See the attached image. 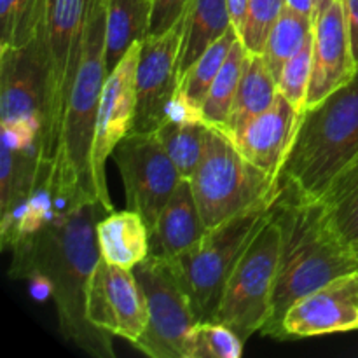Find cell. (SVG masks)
<instances>
[{
	"instance_id": "6da1fadb",
	"label": "cell",
	"mask_w": 358,
	"mask_h": 358,
	"mask_svg": "<svg viewBox=\"0 0 358 358\" xmlns=\"http://www.w3.org/2000/svg\"><path fill=\"white\" fill-rule=\"evenodd\" d=\"M55 196L42 222L9 247V276L44 283L55 301L63 338L90 355L112 358V336L94 327L86 311L87 283L101 257L96 224L110 212L94 198Z\"/></svg>"
},
{
	"instance_id": "7a4b0ae2",
	"label": "cell",
	"mask_w": 358,
	"mask_h": 358,
	"mask_svg": "<svg viewBox=\"0 0 358 358\" xmlns=\"http://www.w3.org/2000/svg\"><path fill=\"white\" fill-rule=\"evenodd\" d=\"M273 213L282 233V250L273 313L261 334L280 339L290 306L331 280L355 271L358 259L322 199L306 201L282 192Z\"/></svg>"
},
{
	"instance_id": "3957f363",
	"label": "cell",
	"mask_w": 358,
	"mask_h": 358,
	"mask_svg": "<svg viewBox=\"0 0 358 358\" xmlns=\"http://www.w3.org/2000/svg\"><path fill=\"white\" fill-rule=\"evenodd\" d=\"M358 163V70L352 80L301 115L282 170V192L306 201L329 189Z\"/></svg>"
},
{
	"instance_id": "277c9868",
	"label": "cell",
	"mask_w": 358,
	"mask_h": 358,
	"mask_svg": "<svg viewBox=\"0 0 358 358\" xmlns=\"http://www.w3.org/2000/svg\"><path fill=\"white\" fill-rule=\"evenodd\" d=\"M107 0H94L87 21L83 58L73 77L51 164V191L58 196L98 198L91 150L101 91L107 80L105 58ZM101 205V203H100Z\"/></svg>"
},
{
	"instance_id": "5b68a950",
	"label": "cell",
	"mask_w": 358,
	"mask_h": 358,
	"mask_svg": "<svg viewBox=\"0 0 358 358\" xmlns=\"http://www.w3.org/2000/svg\"><path fill=\"white\" fill-rule=\"evenodd\" d=\"M191 185L206 229L255 206L275 205L282 194L280 182L248 163L231 136L213 126Z\"/></svg>"
},
{
	"instance_id": "8992f818",
	"label": "cell",
	"mask_w": 358,
	"mask_h": 358,
	"mask_svg": "<svg viewBox=\"0 0 358 358\" xmlns=\"http://www.w3.org/2000/svg\"><path fill=\"white\" fill-rule=\"evenodd\" d=\"M94 0H48L34 42L41 56L45 83V122L41 159L52 164L59 126L86 41Z\"/></svg>"
},
{
	"instance_id": "52a82bcc",
	"label": "cell",
	"mask_w": 358,
	"mask_h": 358,
	"mask_svg": "<svg viewBox=\"0 0 358 358\" xmlns=\"http://www.w3.org/2000/svg\"><path fill=\"white\" fill-rule=\"evenodd\" d=\"M273 205L255 206L212 227L189 250L170 259L199 322H213L224 287Z\"/></svg>"
},
{
	"instance_id": "ba28073f",
	"label": "cell",
	"mask_w": 358,
	"mask_h": 358,
	"mask_svg": "<svg viewBox=\"0 0 358 358\" xmlns=\"http://www.w3.org/2000/svg\"><path fill=\"white\" fill-rule=\"evenodd\" d=\"M282 233L275 213L266 219L238 259L213 322L226 324L243 341L262 332L273 313Z\"/></svg>"
},
{
	"instance_id": "9c48e42d",
	"label": "cell",
	"mask_w": 358,
	"mask_h": 358,
	"mask_svg": "<svg viewBox=\"0 0 358 358\" xmlns=\"http://www.w3.org/2000/svg\"><path fill=\"white\" fill-rule=\"evenodd\" d=\"M0 122L3 142L41 154L45 83L34 41L21 48H0Z\"/></svg>"
},
{
	"instance_id": "30bf717a",
	"label": "cell",
	"mask_w": 358,
	"mask_h": 358,
	"mask_svg": "<svg viewBox=\"0 0 358 358\" xmlns=\"http://www.w3.org/2000/svg\"><path fill=\"white\" fill-rule=\"evenodd\" d=\"M133 273L149 308L145 332L133 346L152 358H182L185 336L199 318L173 264L170 259L150 254Z\"/></svg>"
},
{
	"instance_id": "8fae6325",
	"label": "cell",
	"mask_w": 358,
	"mask_h": 358,
	"mask_svg": "<svg viewBox=\"0 0 358 358\" xmlns=\"http://www.w3.org/2000/svg\"><path fill=\"white\" fill-rule=\"evenodd\" d=\"M110 157L121 175L128 208L143 217L150 233L182 175L154 131L129 133Z\"/></svg>"
},
{
	"instance_id": "7c38bea8",
	"label": "cell",
	"mask_w": 358,
	"mask_h": 358,
	"mask_svg": "<svg viewBox=\"0 0 358 358\" xmlns=\"http://www.w3.org/2000/svg\"><path fill=\"white\" fill-rule=\"evenodd\" d=\"M140 45L142 41L131 45L119 65L107 76L98 105L96 122H94L91 163H93L98 198L107 212H114V205L108 196L105 164L114 152L115 145L133 131L135 124L136 65H138Z\"/></svg>"
},
{
	"instance_id": "4fadbf2b",
	"label": "cell",
	"mask_w": 358,
	"mask_h": 358,
	"mask_svg": "<svg viewBox=\"0 0 358 358\" xmlns=\"http://www.w3.org/2000/svg\"><path fill=\"white\" fill-rule=\"evenodd\" d=\"M182 21L166 34L149 35L136 65V115L131 133H150L171 114L180 87Z\"/></svg>"
},
{
	"instance_id": "5bb4252c",
	"label": "cell",
	"mask_w": 358,
	"mask_h": 358,
	"mask_svg": "<svg viewBox=\"0 0 358 358\" xmlns=\"http://www.w3.org/2000/svg\"><path fill=\"white\" fill-rule=\"evenodd\" d=\"M86 311L94 327L131 345L149 324L145 294L133 269L119 268L101 257L87 283Z\"/></svg>"
},
{
	"instance_id": "9a60e30c",
	"label": "cell",
	"mask_w": 358,
	"mask_h": 358,
	"mask_svg": "<svg viewBox=\"0 0 358 358\" xmlns=\"http://www.w3.org/2000/svg\"><path fill=\"white\" fill-rule=\"evenodd\" d=\"M358 331V269L301 297L287 311L280 339Z\"/></svg>"
},
{
	"instance_id": "2e32d148",
	"label": "cell",
	"mask_w": 358,
	"mask_h": 358,
	"mask_svg": "<svg viewBox=\"0 0 358 358\" xmlns=\"http://www.w3.org/2000/svg\"><path fill=\"white\" fill-rule=\"evenodd\" d=\"M357 70L358 65L353 56L345 0H334L315 21L313 72L308 90L306 108L345 86L352 80Z\"/></svg>"
},
{
	"instance_id": "e0dca14e",
	"label": "cell",
	"mask_w": 358,
	"mask_h": 358,
	"mask_svg": "<svg viewBox=\"0 0 358 358\" xmlns=\"http://www.w3.org/2000/svg\"><path fill=\"white\" fill-rule=\"evenodd\" d=\"M303 112L282 93L271 107L231 136L245 159L280 182L283 164L290 152ZM282 185V184H280Z\"/></svg>"
},
{
	"instance_id": "ac0fdd59",
	"label": "cell",
	"mask_w": 358,
	"mask_h": 358,
	"mask_svg": "<svg viewBox=\"0 0 358 358\" xmlns=\"http://www.w3.org/2000/svg\"><path fill=\"white\" fill-rule=\"evenodd\" d=\"M189 178H182L150 229V254L173 259L206 233Z\"/></svg>"
},
{
	"instance_id": "d6986e66",
	"label": "cell",
	"mask_w": 358,
	"mask_h": 358,
	"mask_svg": "<svg viewBox=\"0 0 358 358\" xmlns=\"http://www.w3.org/2000/svg\"><path fill=\"white\" fill-rule=\"evenodd\" d=\"M101 259L124 269H135L150 255V234L145 220L135 210L110 212L96 224Z\"/></svg>"
},
{
	"instance_id": "ffe728a7",
	"label": "cell",
	"mask_w": 358,
	"mask_h": 358,
	"mask_svg": "<svg viewBox=\"0 0 358 358\" xmlns=\"http://www.w3.org/2000/svg\"><path fill=\"white\" fill-rule=\"evenodd\" d=\"M229 28H233V21L227 0H192L182 20L180 77Z\"/></svg>"
},
{
	"instance_id": "44dd1931",
	"label": "cell",
	"mask_w": 358,
	"mask_h": 358,
	"mask_svg": "<svg viewBox=\"0 0 358 358\" xmlns=\"http://www.w3.org/2000/svg\"><path fill=\"white\" fill-rule=\"evenodd\" d=\"M278 93V80L268 69L262 55L247 52L233 108H231L229 119L222 131L233 136L252 119L268 110Z\"/></svg>"
},
{
	"instance_id": "7402d4cb",
	"label": "cell",
	"mask_w": 358,
	"mask_h": 358,
	"mask_svg": "<svg viewBox=\"0 0 358 358\" xmlns=\"http://www.w3.org/2000/svg\"><path fill=\"white\" fill-rule=\"evenodd\" d=\"M152 0H107L105 58L107 72L119 65L136 42L149 37Z\"/></svg>"
},
{
	"instance_id": "603a6c76",
	"label": "cell",
	"mask_w": 358,
	"mask_h": 358,
	"mask_svg": "<svg viewBox=\"0 0 358 358\" xmlns=\"http://www.w3.org/2000/svg\"><path fill=\"white\" fill-rule=\"evenodd\" d=\"M208 128L210 126L201 117H192L173 108L171 114L154 129L182 178L191 180L198 170L205 154Z\"/></svg>"
},
{
	"instance_id": "cb8c5ba5",
	"label": "cell",
	"mask_w": 358,
	"mask_h": 358,
	"mask_svg": "<svg viewBox=\"0 0 358 358\" xmlns=\"http://www.w3.org/2000/svg\"><path fill=\"white\" fill-rule=\"evenodd\" d=\"M240 38L236 28H229L217 42H213L180 77V87H178L177 100L173 108L182 110L184 114L192 117H201L203 101L215 80L217 73L222 69L224 62L229 56L234 42Z\"/></svg>"
},
{
	"instance_id": "d4e9b609",
	"label": "cell",
	"mask_w": 358,
	"mask_h": 358,
	"mask_svg": "<svg viewBox=\"0 0 358 358\" xmlns=\"http://www.w3.org/2000/svg\"><path fill=\"white\" fill-rule=\"evenodd\" d=\"M315 21L313 17L304 16L296 10L285 7L276 23L273 24L271 31L266 41L262 58L266 65L271 70L276 80H280L283 66L287 65L292 56L301 51L308 38L313 35Z\"/></svg>"
},
{
	"instance_id": "484cf974",
	"label": "cell",
	"mask_w": 358,
	"mask_h": 358,
	"mask_svg": "<svg viewBox=\"0 0 358 358\" xmlns=\"http://www.w3.org/2000/svg\"><path fill=\"white\" fill-rule=\"evenodd\" d=\"M247 48L243 45L241 38L234 42L229 56L224 62L222 69L217 73L199 115L203 121L213 128L224 129L229 119L231 108H233L234 96H236L238 84H240L241 72H243L245 58H247Z\"/></svg>"
},
{
	"instance_id": "4316f807",
	"label": "cell",
	"mask_w": 358,
	"mask_h": 358,
	"mask_svg": "<svg viewBox=\"0 0 358 358\" xmlns=\"http://www.w3.org/2000/svg\"><path fill=\"white\" fill-rule=\"evenodd\" d=\"M245 341L226 324L198 322L184 339L182 358H240Z\"/></svg>"
},
{
	"instance_id": "83f0119b",
	"label": "cell",
	"mask_w": 358,
	"mask_h": 358,
	"mask_svg": "<svg viewBox=\"0 0 358 358\" xmlns=\"http://www.w3.org/2000/svg\"><path fill=\"white\" fill-rule=\"evenodd\" d=\"M322 201L327 205L331 219L343 240L358 250V163L350 168L325 194Z\"/></svg>"
},
{
	"instance_id": "f1b7e54d",
	"label": "cell",
	"mask_w": 358,
	"mask_h": 358,
	"mask_svg": "<svg viewBox=\"0 0 358 358\" xmlns=\"http://www.w3.org/2000/svg\"><path fill=\"white\" fill-rule=\"evenodd\" d=\"M48 0H0V48H21L35 38Z\"/></svg>"
},
{
	"instance_id": "f546056e",
	"label": "cell",
	"mask_w": 358,
	"mask_h": 358,
	"mask_svg": "<svg viewBox=\"0 0 358 358\" xmlns=\"http://www.w3.org/2000/svg\"><path fill=\"white\" fill-rule=\"evenodd\" d=\"M285 9V0H248L240 38L248 52L262 55L273 24Z\"/></svg>"
},
{
	"instance_id": "4dcf8cb0",
	"label": "cell",
	"mask_w": 358,
	"mask_h": 358,
	"mask_svg": "<svg viewBox=\"0 0 358 358\" xmlns=\"http://www.w3.org/2000/svg\"><path fill=\"white\" fill-rule=\"evenodd\" d=\"M311 72H313V35L308 38L301 51L287 62L278 80V91L299 112L306 110Z\"/></svg>"
},
{
	"instance_id": "1f68e13d",
	"label": "cell",
	"mask_w": 358,
	"mask_h": 358,
	"mask_svg": "<svg viewBox=\"0 0 358 358\" xmlns=\"http://www.w3.org/2000/svg\"><path fill=\"white\" fill-rule=\"evenodd\" d=\"M192 0H152L149 35L166 34L184 20Z\"/></svg>"
},
{
	"instance_id": "d6a6232c",
	"label": "cell",
	"mask_w": 358,
	"mask_h": 358,
	"mask_svg": "<svg viewBox=\"0 0 358 358\" xmlns=\"http://www.w3.org/2000/svg\"><path fill=\"white\" fill-rule=\"evenodd\" d=\"M346 20H348L350 37H352L353 56L358 65V0H345Z\"/></svg>"
},
{
	"instance_id": "836d02e7",
	"label": "cell",
	"mask_w": 358,
	"mask_h": 358,
	"mask_svg": "<svg viewBox=\"0 0 358 358\" xmlns=\"http://www.w3.org/2000/svg\"><path fill=\"white\" fill-rule=\"evenodd\" d=\"M229 3V13H231V21H233V27L236 28L238 34L241 30V24H243L245 14H247L248 0H227Z\"/></svg>"
},
{
	"instance_id": "e575fe53",
	"label": "cell",
	"mask_w": 358,
	"mask_h": 358,
	"mask_svg": "<svg viewBox=\"0 0 358 358\" xmlns=\"http://www.w3.org/2000/svg\"><path fill=\"white\" fill-rule=\"evenodd\" d=\"M285 7L296 10V13L304 14V16H315V2L313 0H285Z\"/></svg>"
},
{
	"instance_id": "d590c367",
	"label": "cell",
	"mask_w": 358,
	"mask_h": 358,
	"mask_svg": "<svg viewBox=\"0 0 358 358\" xmlns=\"http://www.w3.org/2000/svg\"><path fill=\"white\" fill-rule=\"evenodd\" d=\"M315 2V16H313V21H317L318 17L322 16V14L325 13V10L329 9V6H331L334 0H313Z\"/></svg>"
},
{
	"instance_id": "8d00e7d4",
	"label": "cell",
	"mask_w": 358,
	"mask_h": 358,
	"mask_svg": "<svg viewBox=\"0 0 358 358\" xmlns=\"http://www.w3.org/2000/svg\"><path fill=\"white\" fill-rule=\"evenodd\" d=\"M357 259H358V250H357Z\"/></svg>"
}]
</instances>
